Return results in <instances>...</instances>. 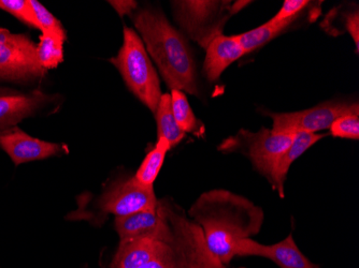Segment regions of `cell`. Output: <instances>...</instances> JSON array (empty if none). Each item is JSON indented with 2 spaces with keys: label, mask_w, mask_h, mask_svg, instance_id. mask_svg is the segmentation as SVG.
<instances>
[{
  "label": "cell",
  "mask_w": 359,
  "mask_h": 268,
  "mask_svg": "<svg viewBox=\"0 0 359 268\" xmlns=\"http://www.w3.org/2000/svg\"><path fill=\"white\" fill-rule=\"evenodd\" d=\"M189 216L203 230L212 255L225 266L236 257V245L257 235L265 220L263 209L247 197L224 189L203 193Z\"/></svg>",
  "instance_id": "6da1fadb"
},
{
  "label": "cell",
  "mask_w": 359,
  "mask_h": 268,
  "mask_svg": "<svg viewBox=\"0 0 359 268\" xmlns=\"http://www.w3.org/2000/svg\"><path fill=\"white\" fill-rule=\"evenodd\" d=\"M132 17L145 50L154 60L166 85L170 90L199 96L195 60L185 36L175 29L159 10L143 8L136 10Z\"/></svg>",
  "instance_id": "7a4b0ae2"
},
{
  "label": "cell",
  "mask_w": 359,
  "mask_h": 268,
  "mask_svg": "<svg viewBox=\"0 0 359 268\" xmlns=\"http://www.w3.org/2000/svg\"><path fill=\"white\" fill-rule=\"evenodd\" d=\"M166 211L172 237L152 261L141 268H225L212 255L198 225L171 203L166 202Z\"/></svg>",
  "instance_id": "3957f363"
},
{
  "label": "cell",
  "mask_w": 359,
  "mask_h": 268,
  "mask_svg": "<svg viewBox=\"0 0 359 268\" xmlns=\"http://www.w3.org/2000/svg\"><path fill=\"white\" fill-rule=\"evenodd\" d=\"M111 64L120 71L127 88L152 113L161 101V82L140 36L125 26L123 44Z\"/></svg>",
  "instance_id": "277c9868"
},
{
  "label": "cell",
  "mask_w": 359,
  "mask_h": 268,
  "mask_svg": "<svg viewBox=\"0 0 359 268\" xmlns=\"http://www.w3.org/2000/svg\"><path fill=\"white\" fill-rule=\"evenodd\" d=\"M173 13L185 35L205 48L223 35L226 22L235 14L231 1L181 0L172 1Z\"/></svg>",
  "instance_id": "5b68a950"
},
{
  "label": "cell",
  "mask_w": 359,
  "mask_h": 268,
  "mask_svg": "<svg viewBox=\"0 0 359 268\" xmlns=\"http://www.w3.org/2000/svg\"><path fill=\"white\" fill-rule=\"evenodd\" d=\"M297 133H274L262 128L257 132L240 130L219 147L222 152H242L249 157L255 170L269 181L276 161L292 144Z\"/></svg>",
  "instance_id": "8992f818"
},
{
  "label": "cell",
  "mask_w": 359,
  "mask_h": 268,
  "mask_svg": "<svg viewBox=\"0 0 359 268\" xmlns=\"http://www.w3.org/2000/svg\"><path fill=\"white\" fill-rule=\"evenodd\" d=\"M44 73L37 57V44L27 36L0 28V78L23 83L41 78Z\"/></svg>",
  "instance_id": "52a82bcc"
},
{
  "label": "cell",
  "mask_w": 359,
  "mask_h": 268,
  "mask_svg": "<svg viewBox=\"0 0 359 268\" xmlns=\"http://www.w3.org/2000/svg\"><path fill=\"white\" fill-rule=\"evenodd\" d=\"M350 113H359L357 102L328 101L314 108L292 113L266 112L273 120L274 133H318L327 130L340 116Z\"/></svg>",
  "instance_id": "ba28073f"
},
{
  "label": "cell",
  "mask_w": 359,
  "mask_h": 268,
  "mask_svg": "<svg viewBox=\"0 0 359 268\" xmlns=\"http://www.w3.org/2000/svg\"><path fill=\"white\" fill-rule=\"evenodd\" d=\"M158 199L154 188L142 186L135 177L113 183L100 199V209L116 217H125L139 211H151Z\"/></svg>",
  "instance_id": "9c48e42d"
},
{
  "label": "cell",
  "mask_w": 359,
  "mask_h": 268,
  "mask_svg": "<svg viewBox=\"0 0 359 268\" xmlns=\"http://www.w3.org/2000/svg\"><path fill=\"white\" fill-rule=\"evenodd\" d=\"M114 225L120 241L151 237L167 243L172 237V230L167 217L166 201L164 199L158 201L157 206L151 211L116 217Z\"/></svg>",
  "instance_id": "30bf717a"
},
{
  "label": "cell",
  "mask_w": 359,
  "mask_h": 268,
  "mask_svg": "<svg viewBox=\"0 0 359 268\" xmlns=\"http://www.w3.org/2000/svg\"><path fill=\"white\" fill-rule=\"evenodd\" d=\"M0 147L16 167L67 152V147L65 145L32 138L16 126L0 131Z\"/></svg>",
  "instance_id": "8fae6325"
},
{
  "label": "cell",
  "mask_w": 359,
  "mask_h": 268,
  "mask_svg": "<svg viewBox=\"0 0 359 268\" xmlns=\"http://www.w3.org/2000/svg\"><path fill=\"white\" fill-rule=\"evenodd\" d=\"M235 255L265 258L280 268H320L300 251L292 234L273 245H263L252 239H241L236 245Z\"/></svg>",
  "instance_id": "7c38bea8"
},
{
  "label": "cell",
  "mask_w": 359,
  "mask_h": 268,
  "mask_svg": "<svg viewBox=\"0 0 359 268\" xmlns=\"http://www.w3.org/2000/svg\"><path fill=\"white\" fill-rule=\"evenodd\" d=\"M51 98L40 90L25 94L16 90H0V131L15 127L27 117L36 114L51 101Z\"/></svg>",
  "instance_id": "4fadbf2b"
},
{
  "label": "cell",
  "mask_w": 359,
  "mask_h": 268,
  "mask_svg": "<svg viewBox=\"0 0 359 268\" xmlns=\"http://www.w3.org/2000/svg\"><path fill=\"white\" fill-rule=\"evenodd\" d=\"M244 55L245 53L237 36H219L205 48L203 76L209 82H217L228 66Z\"/></svg>",
  "instance_id": "5bb4252c"
},
{
  "label": "cell",
  "mask_w": 359,
  "mask_h": 268,
  "mask_svg": "<svg viewBox=\"0 0 359 268\" xmlns=\"http://www.w3.org/2000/svg\"><path fill=\"white\" fill-rule=\"evenodd\" d=\"M165 241L151 237L120 241L116 257L113 259L112 268H141L152 261L164 245Z\"/></svg>",
  "instance_id": "9a60e30c"
},
{
  "label": "cell",
  "mask_w": 359,
  "mask_h": 268,
  "mask_svg": "<svg viewBox=\"0 0 359 268\" xmlns=\"http://www.w3.org/2000/svg\"><path fill=\"white\" fill-rule=\"evenodd\" d=\"M325 136H327L326 133L298 132L296 134L292 144L276 161L269 178L272 188L279 193L280 197H284V183L290 165Z\"/></svg>",
  "instance_id": "2e32d148"
},
{
  "label": "cell",
  "mask_w": 359,
  "mask_h": 268,
  "mask_svg": "<svg viewBox=\"0 0 359 268\" xmlns=\"http://www.w3.org/2000/svg\"><path fill=\"white\" fill-rule=\"evenodd\" d=\"M294 23H296V22L286 21L281 22V23H274L270 20L267 23L263 24L259 27L243 32L241 35L237 36V38L240 44H241L242 48H243L244 53L247 55V54L256 51L265 44L269 43L274 38L279 37Z\"/></svg>",
  "instance_id": "e0dca14e"
},
{
  "label": "cell",
  "mask_w": 359,
  "mask_h": 268,
  "mask_svg": "<svg viewBox=\"0 0 359 268\" xmlns=\"http://www.w3.org/2000/svg\"><path fill=\"white\" fill-rule=\"evenodd\" d=\"M171 146L165 139H157L154 148L147 155L143 162L135 174V179L147 188H154V183L164 164L167 153Z\"/></svg>",
  "instance_id": "ac0fdd59"
},
{
  "label": "cell",
  "mask_w": 359,
  "mask_h": 268,
  "mask_svg": "<svg viewBox=\"0 0 359 268\" xmlns=\"http://www.w3.org/2000/svg\"><path fill=\"white\" fill-rule=\"evenodd\" d=\"M155 114L157 125V139L168 141L171 148L182 142L187 133L183 132L175 122L171 108L170 94H163Z\"/></svg>",
  "instance_id": "d6986e66"
},
{
  "label": "cell",
  "mask_w": 359,
  "mask_h": 268,
  "mask_svg": "<svg viewBox=\"0 0 359 268\" xmlns=\"http://www.w3.org/2000/svg\"><path fill=\"white\" fill-rule=\"evenodd\" d=\"M170 98L172 114L180 129L196 136H203L205 127L193 112L187 94L180 90H171Z\"/></svg>",
  "instance_id": "ffe728a7"
},
{
  "label": "cell",
  "mask_w": 359,
  "mask_h": 268,
  "mask_svg": "<svg viewBox=\"0 0 359 268\" xmlns=\"http://www.w3.org/2000/svg\"><path fill=\"white\" fill-rule=\"evenodd\" d=\"M65 40L55 36H40L39 43L37 44V57L39 64L44 70L55 69L58 64L64 60Z\"/></svg>",
  "instance_id": "44dd1931"
},
{
  "label": "cell",
  "mask_w": 359,
  "mask_h": 268,
  "mask_svg": "<svg viewBox=\"0 0 359 268\" xmlns=\"http://www.w3.org/2000/svg\"><path fill=\"white\" fill-rule=\"evenodd\" d=\"M29 3L37 22L38 29L41 30L42 34L55 36L66 41V31L55 16L37 0H29Z\"/></svg>",
  "instance_id": "7402d4cb"
},
{
  "label": "cell",
  "mask_w": 359,
  "mask_h": 268,
  "mask_svg": "<svg viewBox=\"0 0 359 268\" xmlns=\"http://www.w3.org/2000/svg\"><path fill=\"white\" fill-rule=\"evenodd\" d=\"M334 138L359 140V113H350L337 118L330 128Z\"/></svg>",
  "instance_id": "603a6c76"
},
{
  "label": "cell",
  "mask_w": 359,
  "mask_h": 268,
  "mask_svg": "<svg viewBox=\"0 0 359 268\" xmlns=\"http://www.w3.org/2000/svg\"><path fill=\"white\" fill-rule=\"evenodd\" d=\"M0 9L15 16L27 25L37 28V22L32 12L29 0H0Z\"/></svg>",
  "instance_id": "cb8c5ba5"
},
{
  "label": "cell",
  "mask_w": 359,
  "mask_h": 268,
  "mask_svg": "<svg viewBox=\"0 0 359 268\" xmlns=\"http://www.w3.org/2000/svg\"><path fill=\"white\" fill-rule=\"evenodd\" d=\"M311 3V1L308 0H285L281 9L274 17H272L271 21L274 23L286 21L297 22L304 15V11L310 8Z\"/></svg>",
  "instance_id": "d4e9b609"
},
{
  "label": "cell",
  "mask_w": 359,
  "mask_h": 268,
  "mask_svg": "<svg viewBox=\"0 0 359 268\" xmlns=\"http://www.w3.org/2000/svg\"><path fill=\"white\" fill-rule=\"evenodd\" d=\"M342 22H344V30L350 34L352 39L355 42V48H356V53H358L359 46V13L358 9H355L354 11H351L344 13L342 15Z\"/></svg>",
  "instance_id": "484cf974"
},
{
  "label": "cell",
  "mask_w": 359,
  "mask_h": 268,
  "mask_svg": "<svg viewBox=\"0 0 359 268\" xmlns=\"http://www.w3.org/2000/svg\"><path fill=\"white\" fill-rule=\"evenodd\" d=\"M109 3L116 9L120 16L132 15L138 8V3L134 0H113L109 1Z\"/></svg>",
  "instance_id": "4316f807"
}]
</instances>
